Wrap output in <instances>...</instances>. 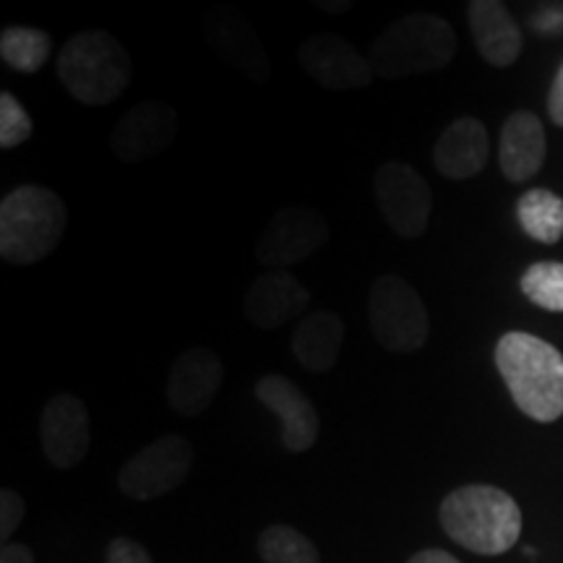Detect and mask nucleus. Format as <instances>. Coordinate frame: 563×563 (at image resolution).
Returning a JSON list of instances; mask_svg holds the SVG:
<instances>
[{
    "mask_svg": "<svg viewBox=\"0 0 563 563\" xmlns=\"http://www.w3.org/2000/svg\"><path fill=\"white\" fill-rule=\"evenodd\" d=\"M496 368L514 405L527 418L555 422L563 415V355L527 332H509L496 344Z\"/></svg>",
    "mask_w": 563,
    "mask_h": 563,
    "instance_id": "obj_1",
    "label": "nucleus"
},
{
    "mask_svg": "<svg viewBox=\"0 0 563 563\" xmlns=\"http://www.w3.org/2000/svg\"><path fill=\"white\" fill-rule=\"evenodd\" d=\"M443 532L477 555H501L517 545L522 511L496 485H462L441 501Z\"/></svg>",
    "mask_w": 563,
    "mask_h": 563,
    "instance_id": "obj_2",
    "label": "nucleus"
},
{
    "mask_svg": "<svg viewBox=\"0 0 563 563\" xmlns=\"http://www.w3.org/2000/svg\"><path fill=\"white\" fill-rule=\"evenodd\" d=\"M58 79L76 102L102 108L123 95L133 81V60L123 42L104 30L74 34L55 63Z\"/></svg>",
    "mask_w": 563,
    "mask_h": 563,
    "instance_id": "obj_3",
    "label": "nucleus"
},
{
    "mask_svg": "<svg viewBox=\"0 0 563 563\" xmlns=\"http://www.w3.org/2000/svg\"><path fill=\"white\" fill-rule=\"evenodd\" d=\"M456 55V32L435 13H407L373 40L368 60L382 79L433 74L446 68Z\"/></svg>",
    "mask_w": 563,
    "mask_h": 563,
    "instance_id": "obj_4",
    "label": "nucleus"
},
{
    "mask_svg": "<svg viewBox=\"0 0 563 563\" xmlns=\"http://www.w3.org/2000/svg\"><path fill=\"white\" fill-rule=\"evenodd\" d=\"M66 224V203L51 188H13L0 203V256L16 266L45 262L60 245Z\"/></svg>",
    "mask_w": 563,
    "mask_h": 563,
    "instance_id": "obj_5",
    "label": "nucleus"
},
{
    "mask_svg": "<svg viewBox=\"0 0 563 563\" xmlns=\"http://www.w3.org/2000/svg\"><path fill=\"white\" fill-rule=\"evenodd\" d=\"M368 321L378 344L394 355L418 352L431 336L426 302L399 274H384L371 285Z\"/></svg>",
    "mask_w": 563,
    "mask_h": 563,
    "instance_id": "obj_6",
    "label": "nucleus"
},
{
    "mask_svg": "<svg viewBox=\"0 0 563 563\" xmlns=\"http://www.w3.org/2000/svg\"><path fill=\"white\" fill-rule=\"evenodd\" d=\"M196 462L194 443L183 435H162L123 464L118 488L133 501H152L178 490Z\"/></svg>",
    "mask_w": 563,
    "mask_h": 563,
    "instance_id": "obj_7",
    "label": "nucleus"
},
{
    "mask_svg": "<svg viewBox=\"0 0 563 563\" xmlns=\"http://www.w3.org/2000/svg\"><path fill=\"white\" fill-rule=\"evenodd\" d=\"M373 194L386 224L405 241H415L428 230L433 194L428 180L407 162H384L373 178Z\"/></svg>",
    "mask_w": 563,
    "mask_h": 563,
    "instance_id": "obj_8",
    "label": "nucleus"
},
{
    "mask_svg": "<svg viewBox=\"0 0 563 563\" xmlns=\"http://www.w3.org/2000/svg\"><path fill=\"white\" fill-rule=\"evenodd\" d=\"M201 32L211 53L228 63L230 68H235L238 74L249 76L256 84L272 79L269 53H266L256 26L243 11L232 9V5H214L203 13Z\"/></svg>",
    "mask_w": 563,
    "mask_h": 563,
    "instance_id": "obj_9",
    "label": "nucleus"
},
{
    "mask_svg": "<svg viewBox=\"0 0 563 563\" xmlns=\"http://www.w3.org/2000/svg\"><path fill=\"white\" fill-rule=\"evenodd\" d=\"M329 241V224L311 207H285L266 224L262 241L256 243V258L269 272H287L306 262Z\"/></svg>",
    "mask_w": 563,
    "mask_h": 563,
    "instance_id": "obj_10",
    "label": "nucleus"
},
{
    "mask_svg": "<svg viewBox=\"0 0 563 563\" xmlns=\"http://www.w3.org/2000/svg\"><path fill=\"white\" fill-rule=\"evenodd\" d=\"M298 60L302 70L329 91L365 89L376 76L368 55L334 32H316L302 40Z\"/></svg>",
    "mask_w": 563,
    "mask_h": 563,
    "instance_id": "obj_11",
    "label": "nucleus"
},
{
    "mask_svg": "<svg viewBox=\"0 0 563 563\" xmlns=\"http://www.w3.org/2000/svg\"><path fill=\"white\" fill-rule=\"evenodd\" d=\"M180 118L173 104L144 100L123 112L110 133V152L121 162H144L157 157L178 139Z\"/></svg>",
    "mask_w": 563,
    "mask_h": 563,
    "instance_id": "obj_12",
    "label": "nucleus"
},
{
    "mask_svg": "<svg viewBox=\"0 0 563 563\" xmlns=\"http://www.w3.org/2000/svg\"><path fill=\"white\" fill-rule=\"evenodd\" d=\"M40 441L47 462L58 470H74L91 449L89 410L76 394H58L40 418Z\"/></svg>",
    "mask_w": 563,
    "mask_h": 563,
    "instance_id": "obj_13",
    "label": "nucleus"
},
{
    "mask_svg": "<svg viewBox=\"0 0 563 563\" xmlns=\"http://www.w3.org/2000/svg\"><path fill=\"white\" fill-rule=\"evenodd\" d=\"M253 394L262 402V407L277 415L282 426V446L292 454H302L319 441V412L306 391L290 378L279 376V373H269V376L258 378L253 386Z\"/></svg>",
    "mask_w": 563,
    "mask_h": 563,
    "instance_id": "obj_14",
    "label": "nucleus"
},
{
    "mask_svg": "<svg viewBox=\"0 0 563 563\" xmlns=\"http://www.w3.org/2000/svg\"><path fill=\"white\" fill-rule=\"evenodd\" d=\"M224 382V365L214 350L196 344L173 363L167 376V402L183 418H199L211 407Z\"/></svg>",
    "mask_w": 563,
    "mask_h": 563,
    "instance_id": "obj_15",
    "label": "nucleus"
},
{
    "mask_svg": "<svg viewBox=\"0 0 563 563\" xmlns=\"http://www.w3.org/2000/svg\"><path fill=\"white\" fill-rule=\"evenodd\" d=\"M311 302V292L290 272H266L251 282L243 300V313L253 327L262 332H274L295 319H302V311Z\"/></svg>",
    "mask_w": 563,
    "mask_h": 563,
    "instance_id": "obj_16",
    "label": "nucleus"
},
{
    "mask_svg": "<svg viewBox=\"0 0 563 563\" xmlns=\"http://www.w3.org/2000/svg\"><path fill=\"white\" fill-rule=\"evenodd\" d=\"M490 157V141L477 118H456L441 131L433 146V165L443 178L470 180L483 173Z\"/></svg>",
    "mask_w": 563,
    "mask_h": 563,
    "instance_id": "obj_17",
    "label": "nucleus"
},
{
    "mask_svg": "<svg viewBox=\"0 0 563 563\" xmlns=\"http://www.w3.org/2000/svg\"><path fill=\"white\" fill-rule=\"evenodd\" d=\"M548 139L540 118L530 110H517L506 118L498 141V162L506 180L525 183L540 173L545 162Z\"/></svg>",
    "mask_w": 563,
    "mask_h": 563,
    "instance_id": "obj_18",
    "label": "nucleus"
},
{
    "mask_svg": "<svg viewBox=\"0 0 563 563\" xmlns=\"http://www.w3.org/2000/svg\"><path fill=\"white\" fill-rule=\"evenodd\" d=\"M470 32L477 53L496 68H509L522 55V32L511 11L498 0H475L467 5Z\"/></svg>",
    "mask_w": 563,
    "mask_h": 563,
    "instance_id": "obj_19",
    "label": "nucleus"
},
{
    "mask_svg": "<svg viewBox=\"0 0 563 563\" xmlns=\"http://www.w3.org/2000/svg\"><path fill=\"white\" fill-rule=\"evenodd\" d=\"M344 321L334 311H311L295 327L290 347L295 361L308 373H329L340 361Z\"/></svg>",
    "mask_w": 563,
    "mask_h": 563,
    "instance_id": "obj_20",
    "label": "nucleus"
},
{
    "mask_svg": "<svg viewBox=\"0 0 563 563\" xmlns=\"http://www.w3.org/2000/svg\"><path fill=\"white\" fill-rule=\"evenodd\" d=\"M517 217L532 241L553 245L563 238V199L548 188H532L519 196Z\"/></svg>",
    "mask_w": 563,
    "mask_h": 563,
    "instance_id": "obj_21",
    "label": "nucleus"
},
{
    "mask_svg": "<svg viewBox=\"0 0 563 563\" xmlns=\"http://www.w3.org/2000/svg\"><path fill=\"white\" fill-rule=\"evenodd\" d=\"M53 53V37L34 26H9L0 34V58L19 74H37Z\"/></svg>",
    "mask_w": 563,
    "mask_h": 563,
    "instance_id": "obj_22",
    "label": "nucleus"
},
{
    "mask_svg": "<svg viewBox=\"0 0 563 563\" xmlns=\"http://www.w3.org/2000/svg\"><path fill=\"white\" fill-rule=\"evenodd\" d=\"M256 548L264 563H321L319 548L290 525L266 527Z\"/></svg>",
    "mask_w": 563,
    "mask_h": 563,
    "instance_id": "obj_23",
    "label": "nucleus"
},
{
    "mask_svg": "<svg viewBox=\"0 0 563 563\" xmlns=\"http://www.w3.org/2000/svg\"><path fill=\"white\" fill-rule=\"evenodd\" d=\"M525 298L538 308L551 313H563V264L561 262H538L527 266L519 279Z\"/></svg>",
    "mask_w": 563,
    "mask_h": 563,
    "instance_id": "obj_24",
    "label": "nucleus"
},
{
    "mask_svg": "<svg viewBox=\"0 0 563 563\" xmlns=\"http://www.w3.org/2000/svg\"><path fill=\"white\" fill-rule=\"evenodd\" d=\"M34 123L11 91L0 95V150H13L32 136Z\"/></svg>",
    "mask_w": 563,
    "mask_h": 563,
    "instance_id": "obj_25",
    "label": "nucleus"
},
{
    "mask_svg": "<svg viewBox=\"0 0 563 563\" xmlns=\"http://www.w3.org/2000/svg\"><path fill=\"white\" fill-rule=\"evenodd\" d=\"M24 514H26V504L16 490L11 488L0 490V540H3V545L11 543V534L19 530Z\"/></svg>",
    "mask_w": 563,
    "mask_h": 563,
    "instance_id": "obj_26",
    "label": "nucleus"
},
{
    "mask_svg": "<svg viewBox=\"0 0 563 563\" xmlns=\"http://www.w3.org/2000/svg\"><path fill=\"white\" fill-rule=\"evenodd\" d=\"M108 563H152V555L136 540L115 538L108 545Z\"/></svg>",
    "mask_w": 563,
    "mask_h": 563,
    "instance_id": "obj_27",
    "label": "nucleus"
},
{
    "mask_svg": "<svg viewBox=\"0 0 563 563\" xmlns=\"http://www.w3.org/2000/svg\"><path fill=\"white\" fill-rule=\"evenodd\" d=\"M548 115L555 125L563 129V66L555 74V79L551 84V95H548Z\"/></svg>",
    "mask_w": 563,
    "mask_h": 563,
    "instance_id": "obj_28",
    "label": "nucleus"
},
{
    "mask_svg": "<svg viewBox=\"0 0 563 563\" xmlns=\"http://www.w3.org/2000/svg\"><path fill=\"white\" fill-rule=\"evenodd\" d=\"M0 563H34V555L26 545L5 543L0 548Z\"/></svg>",
    "mask_w": 563,
    "mask_h": 563,
    "instance_id": "obj_29",
    "label": "nucleus"
},
{
    "mask_svg": "<svg viewBox=\"0 0 563 563\" xmlns=\"http://www.w3.org/2000/svg\"><path fill=\"white\" fill-rule=\"evenodd\" d=\"M407 563H460V561H456L452 553L439 551V548H428V551L415 553Z\"/></svg>",
    "mask_w": 563,
    "mask_h": 563,
    "instance_id": "obj_30",
    "label": "nucleus"
},
{
    "mask_svg": "<svg viewBox=\"0 0 563 563\" xmlns=\"http://www.w3.org/2000/svg\"><path fill=\"white\" fill-rule=\"evenodd\" d=\"M319 9L323 11V13H332V16H336V13H344L350 9V3L347 0H340V3H329V0H319Z\"/></svg>",
    "mask_w": 563,
    "mask_h": 563,
    "instance_id": "obj_31",
    "label": "nucleus"
}]
</instances>
